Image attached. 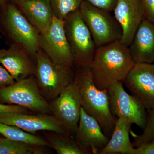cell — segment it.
<instances>
[{"mask_svg":"<svg viewBox=\"0 0 154 154\" xmlns=\"http://www.w3.org/2000/svg\"><path fill=\"white\" fill-rule=\"evenodd\" d=\"M107 90L112 114L116 118L123 119L144 129L147 123V110L140 100L127 93L122 82L114 83Z\"/></svg>","mask_w":154,"mask_h":154,"instance_id":"8","label":"cell"},{"mask_svg":"<svg viewBox=\"0 0 154 154\" xmlns=\"http://www.w3.org/2000/svg\"><path fill=\"white\" fill-rule=\"evenodd\" d=\"M134 64L128 47L118 41L97 48L90 68L96 87L107 90L123 82Z\"/></svg>","mask_w":154,"mask_h":154,"instance_id":"1","label":"cell"},{"mask_svg":"<svg viewBox=\"0 0 154 154\" xmlns=\"http://www.w3.org/2000/svg\"><path fill=\"white\" fill-rule=\"evenodd\" d=\"M75 138L86 154H99L109 140L98 121L82 107Z\"/></svg>","mask_w":154,"mask_h":154,"instance_id":"13","label":"cell"},{"mask_svg":"<svg viewBox=\"0 0 154 154\" xmlns=\"http://www.w3.org/2000/svg\"><path fill=\"white\" fill-rule=\"evenodd\" d=\"M131 125L123 119L117 118L108 143L99 154H135V148L129 137Z\"/></svg>","mask_w":154,"mask_h":154,"instance_id":"18","label":"cell"},{"mask_svg":"<svg viewBox=\"0 0 154 154\" xmlns=\"http://www.w3.org/2000/svg\"><path fill=\"white\" fill-rule=\"evenodd\" d=\"M83 0H50L54 15L64 20L70 14L80 9Z\"/></svg>","mask_w":154,"mask_h":154,"instance_id":"22","label":"cell"},{"mask_svg":"<svg viewBox=\"0 0 154 154\" xmlns=\"http://www.w3.org/2000/svg\"><path fill=\"white\" fill-rule=\"evenodd\" d=\"M5 26L11 38L35 60L36 54L40 49V33L30 24L15 4L5 6Z\"/></svg>","mask_w":154,"mask_h":154,"instance_id":"7","label":"cell"},{"mask_svg":"<svg viewBox=\"0 0 154 154\" xmlns=\"http://www.w3.org/2000/svg\"><path fill=\"white\" fill-rule=\"evenodd\" d=\"M79 10L97 48L121 40L122 30L112 13L84 0Z\"/></svg>","mask_w":154,"mask_h":154,"instance_id":"5","label":"cell"},{"mask_svg":"<svg viewBox=\"0 0 154 154\" xmlns=\"http://www.w3.org/2000/svg\"><path fill=\"white\" fill-rule=\"evenodd\" d=\"M147 111V123L143 133L137 135L131 130L130 133L134 139L132 144L136 147L154 140V107Z\"/></svg>","mask_w":154,"mask_h":154,"instance_id":"23","label":"cell"},{"mask_svg":"<svg viewBox=\"0 0 154 154\" xmlns=\"http://www.w3.org/2000/svg\"><path fill=\"white\" fill-rule=\"evenodd\" d=\"M92 5L105 10L108 12H113L117 0H84Z\"/></svg>","mask_w":154,"mask_h":154,"instance_id":"24","label":"cell"},{"mask_svg":"<svg viewBox=\"0 0 154 154\" xmlns=\"http://www.w3.org/2000/svg\"><path fill=\"white\" fill-rule=\"evenodd\" d=\"M128 48L135 63H154V22L144 18Z\"/></svg>","mask_w":154,"mask_h":154,"instance_id":"16","label":"cell"},{"mask_svg":"<svg viewBox=\"0 0 154 154\" xmlns=\"http://www.w3.org/2000/svg\"><path fill=\"white\" fill-rule=\"evenodd\" d=\"M0 122L18 127L30 134L39 131H47L69 135L62 124L51 114L0 113Z\"/></svg>","mask_w":154,"mask_h":154,"instance_id":"11","label":"cell"},{"mask_svg":"<svg viewBox=\"0 0 154 154\" xmlns=\"http://www.w3.org/2000/svg\"><path fill=\"white\" fill-rule=\"evenodd\" d=\"M13 2L40 34L47 32L54 16L50 0H14Z\"/></svg>","mask_w":154,"mask_h":154,"instance_id":"17","label":"cell"},{"mask_svg":"<svg viewBox=\"0 0 154 154\" xmlns=\"http://www.w3.org/2000/svg\"><path fill=\"white\" fill-rule=\"evenodd\" d=\"M113 12L122 30L120 41L128 47L145 18L140 0H117Z\"/></svg>","mask_w":154,"mask_h":154,"instance_id":"14","label":"cell"},{"mask_svg":"<svg viewBox=\"0 0 154 154\" xmlns=\"http://www.w3.org/2000/svg\"><path fill=\"white\" fill-rule=\"evenodd\" d=\"M135 154H154V140L136 148Z\"/></svg>","mask_w":154,"mask_h":154,"instance_id":"28","label":"cell"},{"mask_svg":"<svg viewBox=\"0 0 154 154\" xmlns=\"http://www.w3.org/2000/svg\"><path fill=\"white\" fill-rule=\"evenodd\" d=\"M34 75L40 93L47 101H52L73 82V67L55 63L41 49L35 57Z\"/></svg>","mask_w":154,"mask_h":154,"instance_id":"3","label":"cell"},{"mask_svg":"<svg viewBox=\"0 0 154 154\" xmlns=\"http://www.w3.org/2000/svg\"><path fill=\"white\" fill-rule=\"evenodd\" d=\"M123 84L147 110L154 107V64L135 63Z\"/></svg>","mask_w":154,"mask_h":154,"instance_id":"12","label":"cell"},{"mask_svg":"<svg viewBox=\"0 0 154 154\" xmlns=\"http://www.w3.org/2000/svg\"><path fill=\"white\" fill-rule=\"evenodd\" d=\"M144 18L154 22V0H140Z\"/></svg>","mask_w":154,"mask_h":154,"instance_id":"26","label":"cell"},{"mask_svg":"<svg viewBox=\"0 0 154 154\" xmlns=\"http://www.w3.org/2000/svg\"><path fill=\"white\" fill-rule=\"evenodd\" d=\"M11 1H14V0H11Z\"/></svg>","mask_w":154,"mask_h":154,"instance_id":"30","label":"cell"},{"mask_svg":"<svg viewBox=\"0 0 154 154\" xmlns=\"http://www.w3.org/2000/svg\"><path fill=\"white\" fill-rule=\"evenodd\" d=\"M31 58L16 43L7 49H0V63L16 82L34 75L35 65Z\"/></svg>","mask_w":154,"mask_h":154,"instance_id":"15","label":"cell"},{"mask_svg":"<svg viewBox=\"0 0 154 154\" xmlns=\"http://www.w3.org/2000/svg\"><path fill=\"white\" fill-rule=\"evenodd\" d=\"M64 21L74 66L76 68L90 67L97 48L79 9L70 14Z\"/></svg>","mask_w":154,"mask_h":154,"instance_id":"4","label":"cell"},{"mask_svg":"<svg viewBox=\"0 0 154 154\" xmlns=\"http://www.w3.org/2000/svg\"><path fill=\"white\" fill-rule=\"evenodd\" d=\"M0 101L36 113H52L49 103L42 95L36 79L32 75L0 89Z\"/></svg>","mask_w":154,"mask_h":154,"instance_id":"6","label":"cell"},{"mask_svg":"<svg viewBox=\"0 0 154 154\" xmlns=\"http://www.w3.org/2000/svg\"><path fill=\"white\" fill-rule=\"evenodd\" d=\"M15 82L14 78L0 63V89L11 85Z\"/></svg>","mask_w":154,"mask_h":154,"instance_id":"25","label":"cell"},{"mask_svg":"<svg viewBox=\"0 0 154 154\" xmlns=\"http://www.w3.org/2000/svg\"><path fill=\"white\" fill-rule=\"evenodd\" d=\"M49 104L51 113L62 124L69 135L75 136L82 106L79 92L74 81Z\"/></svg>","mask_w":154,"mask_h":154,"instance_id":"9","label":"cell"},{"mask_svg":"<svg viewBox=\"0 0 154 154\" xmlns=\"http://www.w3.org/2000/svg\"><path fill=\"white\" fill-rule=\"evenodd\" d=\"M46 137L49 147L58 154H86L75 140L68 135L55 133L54 134H47Z\"/></svg>","mask_w":154,"mask_h":154,"instance_id":"19","label":"cell"},{"mask_svg":"<svg viewBox=\"0 0 154 154\" xmlns=\"http://www.w3.org/2000/svg\"><path fill=\"white\" fill-rule=\"evenodd\" d=\"M0 134L13 140L19 141L38 146H49L47 140L14 125L0 122Z\"/></svg>","mask_w":154,"mask_h":154,"instance_id":"20","label":"cell"},{"mask_svg":"<svg viewBox=\"0 0 154 154\" xmlns=\"http://www.w3.org/2000/svg\"><path fill=\"white\" fill-rule=\"evenodd\" d=\"M28 109L18 106L13 105H4L0 103V113H29Z\"/></svg>","mask_w":154,"mask_h":154,"instance_id":"27","label":"cell"},{"mask_svg":"<svg viewBox=\"0 0 154 154\" xmlns=\"http://www.w3.org/2000/svg\"><path fill=\"white\" fill-rule=\"evenodd\" d=\"M43 152L41 146L0 137V154H38Z\"/></svg>","mask_w":154,"mask_h":154,"instance_id":"21","label":"cell"},{"mask_svg":"<svg viewBox=\"0 0 154 154\" xmlns=\"http://www.w3.org/2000/svg\"><path fill=\"white\" fill-rule=\"evenodd\" d=\"M153 64H154V63Z\"/></svg>","mask_w":154,"mask_h":154,"instance_id":"31","label":"cell"},{"mask_svg":"<svg viewBox=\"0 0 154 154\" xmlns=\"http://www.w3.org/2000/svg\"><path fill=\"white\" fill-rule=\"evenodd\" d=\"M74 82L79 92L83 109L98 121L103 132L110 139L117 118L110 110L107 90H100L96 87L90 67L77 68Z\"/></svg>","mask_w":154,"mask_h":154,"instance_id":"2","label":"cell"},{"mask_svg":"<svg viewBox=\"0 0 154 154\" xmlns=\"http://www.w3.org/2000/svg\"><path fill=\"white\" fill-rule=\"evenodd\" d=\"M8 1V0H0V7H5Z\"/></svg>","mask_w":154,"mask_h":154,"instance_id":"29","label":"cell"},{"mask_svg":"<svg viewBox=\"0 0 154 154\" xmlns=\"http://www.w3.org/2000/svg\"><path fill=\"white\" fill-rule=\"evenodd\" d=\"M40 49L55 63L73 67V58L64 28V21L54 16L46 33L40 34Z\"/></svg>","mask_w":154,"mask_h":154,"instance_id":"10","label":"cell"}]
</instances>
